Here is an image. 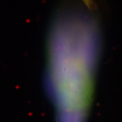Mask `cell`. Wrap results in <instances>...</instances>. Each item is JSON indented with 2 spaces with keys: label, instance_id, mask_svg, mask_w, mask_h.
Listing matches in <instances>:
<instances>
[{
  "label": "cell",
  "instance_id": "2",
  "mask_svg": "<svg viewBox=\"0 0 122 122\" xmlns=\"http://www.w3.org/2000/svg\"><path fill=\"white\" fill-rule=\"evenodd\" d=\"M83 2L86 5V6L89 9H91V6H92L91 0H83Z\"/></svg>",
  "mask_w": 122,
  "mask_h": 122
},
{
  "label": "cell",
  "instance_id": "1",
  "mask_svg": "<svg viewBox=\"0 0 122 122\" xmlns=\"http://www.w3.org/2000/svg\"><path fill=\"white\" fill-rule=\"evenodd\" d=\"M99 52V32L92 17L74 9L58 13L48 34L45 82L58 122L85 120Z\"/></svg>",
  "mask_w": 122,
  "mask_h": 122
}]
</instances>
